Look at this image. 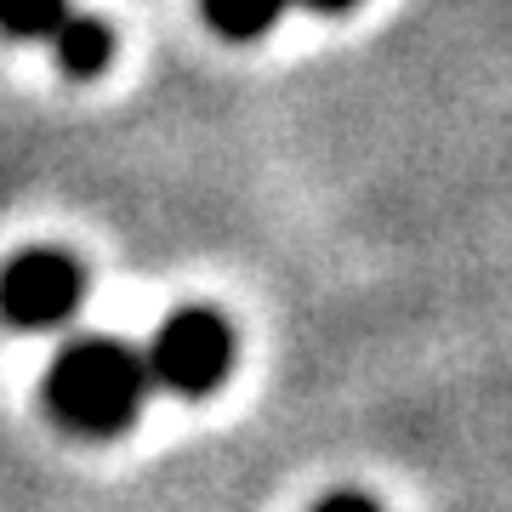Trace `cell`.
Instances as JSON below:
<instances>
[{
  "instance_id": "1",
  "label": "cell",
  "mask_w": 512,
  "mask_h": 512,
  "mask_svg": "<svg viewBox=\"0 0 512 512\" xmlns=\"http://www.w3.org/2000/svg\"><path fill=\"white\" fill-rule=\"evenodd\" d=\"M148 393V370L126 342H103L86 336L74 348L57 353L52 376H46V404L57 410V421H69L74 433H126Z\"/></svg>"
},
{
  "instance_id": "2",
  "label": "cell",
  "mask_w": 512,
  "mask_h": 512,
  "mask_svg": "<svg viewBox=\"0 0 512 512\" xmlns=\"http://www.w3.org/2000/svg\"><path fill=\"white\" fill-rule=\"evenodd\" d=\"M228 365H234V330L211 308L171 313L143 359L148 382H160L165 393H183V399H200V393L222 387Z\"/></svg>"
},
{
  "instance_id": "3",
  "label": "cell",
  "mask_w": 512,
  "mask_h": 512,
  "mask_svg": "<svg viewBox=\"0 0 512 512\" xmlns=\"http://www.w3.org/2000/svg\"><path fill=\"white\" fill-rule=\"evenodd\" d=\"M86 302V268L63 251H23L0 268V319L18 330H52Z\"/></svg>"
},
{
  "instance_id": "4",
  "label": "cell",
  "mask_w": 512,
  "mask_h": 512,
  "mask_svg": "<svg viewBox=\"0 0 512 512\" xmlns=\"http://www.w3.org/2000/svg\"><path fill=\"white\" fill-rule=\"evenodd\" d=\"M52 52L57 63L69 74H97L103 63H109L114 52V35H109V23L103 18H80V12H69V18L52 29Z\"/></svg>"
},
{
  "instance_id": "5",
  "label": "cell",
  "mask_w": 512,
  "mask_h": 512,
  "mask_svg": "<svg viewBox=\"0 0 512 512\" xmlns=\"http://www.w3.org/2000/svg\"><path fill=\"white\" fill-rule=\"evenodd\" d=\"M205 6V23L228 40H251L262 29H274V18L291 6V0H200Z\"/></svg>"
},
{
  "instance_id": "6",
  "label": "cell",
  "mask_w": 512,
  "mask_h": 512,
  "mask_svg": "<svg viewBox=\"0 0 512 512\" xmlns=\"http://www.w3.org/2000/svg\"><path fill=\"white\" fill-rule=\"evenodd\" d=\"M63 18H69V0H0V29L12 40H52Z\"/></svg>"
},
{
  "instance_id": "7",
  "label": "cell",
  "mask_w": 512,
  "mask_h": 512,
  "mask_svg": "<svg viewBox=\"0 0 512 512\" xmlns=\"http://www.w3.org/2000/svg\"><path fill=\"white\" fill-rule=\"evenodd\" d=\"M313 512H382V507H376L370 495H353V490H348V495H325Z\"/></svg>"
},
{
  "instance_id": "8",
  "label": "cell",
  "mask_w": 512,
  "mask_h": 512,
  "mask_svg": "<svg viewBox=\"0 0 512 512\" xmlns=\"http://www.w3.org/2000/svg\"><path fill=\"white\" fill-rule=\"evenodd\" d=\"M302 6H313V12H348V6H359V0H302Z\"/></svg>"
}]
</instances>
